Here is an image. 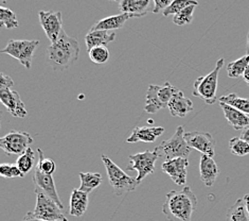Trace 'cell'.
I'll list each match as a JSON object with an SVG mask.
<instances>
[{
	"mask_svg": "<svg viewBox=\"0 0 249 221\" xmlns=\"http://www.w3.org/2000/svg\"><path fill=\"white\" fill-rule=\"evenodd\" d=\"M197 207V198L189 186L167 194L162 204V213L169 221H192Z\"/></svg>",
	"mask_w": 249,
	"mask_h": 221,
	"instance_id": "obj_1",
	"label": "cell"
},
{
	"mask_svg": "<svg viewBox=\"0 0 249 221\" xmlns=\"http://www.w3.org/2000/svg\"><path fill=\"white\" fill-rule=\"evenodd\" d=\"M80 46L78 40L71 38L63 29L60 38L47 49V58L53 70L63 71L78 61Z\"/></svg>",
	"mask_w": 249,
	"mask_h": 221,
	"instance_id": "obj_2",
	"label": "cell"
},
{
	"mask_svg": "<svg viewBox=\"0 0 249 221\" xmlns=\"http://www.w3.org/2000/svg\"><path fill=\"white\" fill-rule=\"evenodd\" d=\"M101 159H102L106 172H107L110 186L114 189V194L116 196H123L127 193L134 192L138 187L140 183L137 181V178L127 176V173L124 172V170H122L106 155H102Z\"/></svg>",
	"mask_w": 249,
	"mask_h": 221,
	"instance_id": "obj_3",
	"label": "cell"
},
{
	"mask_svg": "<svg viewBox=\"0 0 249 221\" xmlns=\"http://www.w3.org/2000/svg\"><path fill=\"white\" fill-rule=\"evenodd\" d=\"M225 59L221 58L216 62L214 69L206 76H201L194 81L193 96L197 97L207 104H214L216 101V92L218 83V74L224 66Z\"/></svg>",
	"mask_w": 249,
	"mask_h": 221,
	"instance_id": "obj_4",
	"label": "cell"
},
{
	"mask_svg": "<svg viewBox=\"0 0 249 221\" xmlns=\"http://www.w3.org/2000/svg\"><path fill=\"white\" fill-rule=\"evenodd\" d=\"M185 130L182 125L177 127L175 133L171 139L162 141L155 150L160 158H164L167 161L173 159H188L192 149L187 144L185 139Z\"/></svg>",
	"mask_w": 249,
	"mask_h": 221,
	"instance_id": "obj_5",
	"label": "cell"
},
{
	"mask_svg": "<svg viewBox=\"0 0 249 221\" xmlns=\"http://www.w3.org/2000/svg\"><path fill=\"white\" fill-rule=\"evenodd\" d=\"M178 92L179 89L172 85L170 82H165L163 86L151 84L146 93L144 111L150 114H154L159 110L168 107L171 99Z\"/></svg>",
	"mask_w": 249,
	"mask_h": 221,
	"instance_id": "obj_6",
	"label": "cell"
},
{
	"mask_svg": "<svg viewBox=\"0 0 249 221\" xmlns=\"http://www.w3.org/2000/svg\"><path fill=\"white\" fill-rule=\"evenodd\" d=\"M39 45L38 40H11L1 53L16 59L22 66L31 68L35 50Z\"/></svg>",
	"mask_w": 249,
	"mask_h": 221,
	"instance_id": "obj_7",
	"label": "cell"
},
{
	"mask_svg": "<svg viewBox=\"0 0 249 221\" xmlns=\"http://www.w3.org/2000/svg\"><path fill=\"white\" fill-rule=\"evenodd\" d=\"M34 193L36 195V206H35V210L31 212L33 217L45 221H68L54 201H52L49 197L36 188Z\"/></svg>",
	"mask_w": 249,
	"mask_h": 221,
	"instance_id": "obj_8",
	"label": "cell"
},
{
	"mask_svg": "<svg viewBox=\"0 0 249 221\" xmlns=\"http://www.w3.org/2000/svg\"><path fill=\"white\" fill-rule=\"evenodd\" d=\"M159 158L160 157L156 150H146L144 152L132 154L128 157L130 162L127 169L137 171L138 176L136 178H137V181L141 183L143 179L155 171V164Z\"/></svg>",
	"mask_w": 249,
	"mask_h": 221,
	"instance_id": "obj_9",
	"label": "cell"
},
{
	"mask_svg": "<svg viewBox=\"0 0 249 221\" xmlns=\"http://www.w3.org/2000/svg\"><path fill=\"white\" fill-rule=\"evenodd\" d=\"M34 141L28 132L11 131L0 140V148L7 155H20L25 153Z\"/></svg>",
	"mask_w": 249,
	"mask_h": 221,
	"instance_id": "obj_10",
	"label": "cell"
},
{
	"mask_svg": "<svg viewBox=\"0 0 249 221\" xmlns=\"http://www.w3.org/2000/svg\"><path fill=\"white\" fill-rule=\"evenodd\" d=\"M185 139L188 146L191 149L199 151L201 154L213 158L215 155V140L208 132H193L186 133Z\"/></svg>",
	"mask_w": 249,
	"mask_h": 221,
	"instance_id": "obj_11",
	"label": "cell"
},
{
	"mask_svg": "<svg viewBox=\"0 0 249 221\" xmlns=\"http://www.w3.org/2000/svg\"><path fill=\"white\" fill-rule=\"evenodd\" d=\"M40 26L45 31L47 38L49 39L51 44H54L58 40L62 32L63 20L61 12L51 11H39L38 13Z\"/></svg>",
	"mask_w": 249,
	"mask_h": 221,
	"instance_id": "obj_12",
	"label": "cell"
},
{
	"mask_svg": "<svg viewBox=\"0 0 249 221\" xmlns=\"http://www.w3.org/2000/svg\"><path fill=\"white\" fill-rule=\"evenodd\" d=\"M33 183L35 184V186H36L35 188L38 189L39 192H41L43 194H45L47 197H49L52 201H54L56 203L61 210H63L64 208L63 202L61 201L60 197L57 195L55 183H54V180H53L52 176L43 173L37 168V167H35L34 175H33Z\"/></svg>",
	"mask_w": 249,
	"mask_h": 221,
	"instance_id": "obj_13",
	"label": "cell"
},
{
	"mask_svg": "<svg viewBox=\"0 0 249 221\" xmlns=\"http://www.w3.org/2000/svg\"><path fill=\"white\" fill-rule=\"evenodd\" d=\"M188 166V159L179 158L165 161L162 164L161 169L164 173H167L175 184L179 185V186H183L187 181Z\"/></svg>",
	"mask_w": 249,
	"mask_h": 221,
	"instance_id": "obj_14",
	"label": "cell"
},
{
	"mask_svg": "<svg viewBox=\"0 0 249 221\" xmlns=\"http://www.w3.org/2000/svg\"><path fill=\"white\" fill-rule=\"evenodd\" d=\"M0 100L14 117L25 118L28 115L26 106L23 104L19 94L13 89L0 91Z\"/></svg>",
	"mask_w": 249,
	"mask_h": 221,
	"instance_id": "obj_15",
	"label": "cell"
},
{
	"mask_svg": "<svg viewBox=\"0 0 249 221\" xmlns=\"http://www.w3.org/2000/svg\"><path fill=\"white\" fill-rule=\"evenodd\" d=\"M218 167L213 158L201 154L199 161V177L207 187H212L218 177Z\"/></svg>",
	"mask_w": 249,
	"mask_h": 221,
	"instance_id": "obj_16",
	"label": "cell"
},
{
	"mask_svg": "<svg viewBox=\"0 0 249 221\" xmlns=\"http://www.w3.org/2000/svg\"><path fill=\"white\" fill-rule=\"evenodd\" d=\"M164 133V128L162 127H136L132 134H130L126 142L135 144V142H154L159 136Z\"/></svg>",
	"mask_w": 249,
	"mask_h": 221,
	"instance_id": "obj_17",
	"label": "cell"
},
{
	"mask_svg": "<svg viewBox=\"0 0 249 221\" xmlns=\"http://www.w3.org/2000/svg\"><path fill=\"white\" fill-rule=\"evenodd\" d=\"M222 110L224 112L225 118L227 119L229 124L234 130H244L249 128V116L244 113L236 110L235 107L228 105L224 102H219Z\"/></svg>",
	"mask_w": 249,
	"mask_h": 221,
	"instance_id": "obj_18",
	"label": "cell"
},
{
	"mask_svg": "<svg viewBox=\"0 0 249 221\" xmlns=\"http://www.w3.org/2000/svg\"><path fill=\"white\" fill-rule=\"evenodd\" d=\"M168 107L171 115L174 117H186L189 113H192L194 111V105L192 101L185 97V95H183L181 91L174 95V97L171 99Z\"/></svg>",
	"mask_w": 249,
	"mask_h": 221,
	"instance_id": "obj_19",
	"label": "cell"
},
{
	"mask_svg": "<svg viewBox=\"0 0 249 221\" xmlns=\"http://www.w3.org/2000/svg\"><path fill=\"white\" fill-rule=\"evenodd\" d=\"M116 40L115 31H102V30H90L85 35V43L87 51L100 46H107Z\"/></svg>",
	"mask_w": 249,
	"mask_h": 221,
	"instance_id": "obj_20",
	"label": "cell"
},
{
	"mask_svg": "<svg viewBox=\"0 0 249 221\" xmlns=\"http://www.w3.org/2000/svg\"><path fill=\"white\" fill-rule=\"evenodd\" d=\"M150 0H121L119 10L121 13H127L134 17H143L150 11Z\"/></svg>",
	"mask_w": 249,
	"mask_h": 221,
	"instance_id": "obj_21",
	"label": "cell"
},
{
	"mask_svg": "<svg viewBox=\"0 0 249 221\" xmlns=\"http://www.w3.org/2000/svg\"><path fill=\"white\" fill-rule=\"evenodd\" d=\"M133 15L127 13H121L114 16H108L98 20L92 26L91 30H102V31H115V30L123 28L124 23L129 19H133Z\"/></svg>",
	"mask_w": 249,
	"mask_h": 221,
	"instance_id": "obj_22",
	"label": "cell"
},
{
	"mask_svg": "<svg viewBox=\"0 0 249 221\" xmlns=\"http://www.w3.org/2000/svg\"><path fill=\"white\" fill-rule=\"evenodd\" d=\"M88 195L82 192L79 188H74L70 196V207L69 214L71 216L81 217L85 214L88 207Z\"/></svg>",
	"mask_w": 249,
	"mask_h": 221,
	"instance_id": "obj_23",
	"label": "cell"
},
{
	"mask_svg": "<svg viewBox=\"0 0 249 221\" xmlns=\"http://www.w3.org/2000/svg\"><path fill=\"white\" fill-rule=\"evenodd\" d=\"M81 185L79 189L89 194L102 184V176L99 172H80Z\"/></svg>",
	"mask_w": 249,
	"mask_h": 221,
	"instance_id": "obj_24",
	"label": "cell"
},
{
	"mask_svg": "<svg viewBox=\"0 0 249 221\" xmlns=\"http://www.w3.org/2000/svg\"><path fill=\"white\" fill-rule=\"evenodd\" d=\"M226 221H249L244 199L236 200L226 214Z\"/></svg>",
	"mask_w": 249,
	"mask_h": 221,
	"instance_id": "obj_25",
	"label": "cell"
},
{
	"mask_svg": "<svg viewBox=\"0 0 249 221\" xmlns=\"http://www.w3.org/2000/svg\"><path fill=\"white\" fill-rule=\"evenodd\" d=\"M249 66V56L246 55L227 65V74L231 79H238L244 76L247 67Z\"/></svg>",
	"mask_w": 249,
	"mask_h": 221,
	"instance_id": "obj_26",
	"label": "cell"
},
{
	"mask_svg": "<svg viewBox=\"0 0 249 221\" xmlns=\"http://www.w3.org/2000/svg\"><path fill=\"white\" fill-rule=\"evenodd\" d=\"M219 102H224L228 105L235 107L236 110L249 115V99L241 98L236 96L235 94H229L227 96H223L219 98Z\"/></svg>",
	"mask_w": 249,
	"mask_h": 221,
	"instance_id": "obj_27",
	"label": "cell"
},
{
	"mask_svg": "<svg viewBox=\"0 0 249 221\" xmlns=\"http://www.w3.org/2000/svg\"><path fill=\"white\" fill-rule=\"evenodd\" d=\"M34 163H35V152L31 148H28L25 151V153H22L16 161L17 167H18L19 170L25 176L32 170V168L34 167Z\"/></svg>",
	"mask_w": 249,
	"mask_h": 221,
	"instance_id": "obj_28",
	"label": "cell"
},
{
	"mask_svg": "<svg viewBox=\"0 0 249 221\" xmlns=\"http://www.w3.org/2000/svg\"><path fill=\"white\" fill-rule=\"evenodd\" d=\"M0 25L7 29L18 27V20L13 11L8 8L0 7Z\"/></svg>",
	"mask_w": 249,
	"mask_h": 221,
	"instance_id": "obj_29",
	"label": "cell"
},
{
	"mask_svg": "<svg viewBox=\"0 0 249 221\" xmlns=\"http://www.w3.org/2000/svg\"><path fill=\"white\" fill-rule=\"evenodd\" d=\"M37 153H38V162L36 164L37 168L43 173H46V175L53 176V173H54L56 170V165L54 163V161L48 158H45L44 152L41 151V149L39 148L37 149Z\"/></svg>",
	"mask_w": 249,
	"mask_h": 221,
	"instance_id": "obj_30",
	"label": "cell"
},
{
	"mask_svg": "<svg viewBox=\"0 0 249 221\" xmlns=\"http://www.w3.org/2000/svg\"><path fill=\"white\" fill-rule=\"evenodd\" d=\"M229 149L231 153L236 157H245L249 154V144L241 137H233L229 141Z\"/></svg>",
	"mask_w": 249,
	"mask_h": 221,
	"instance_id": "obj_31",
	"label": "cell"
},
{
	"mask_svg": "<svg viewBox=\"0 0 249 221\" xmlns=\"http://www.w3.org/2000/svg\"><path fill=\"white\" fill-rule=\"evenodd\" d=\"M88 56H89L91 62L96 64H105L108 62L109 60V50L106 46H100L92 48L90 51H88Z\"/></svg>",
	"mask_w": 249,
	"mask_h": 221,
	"instance_id": "obj_32",
	"label": "cell"
},
{
	"mask_svg": "<svg viewBox=\"0 0 249 221\" xmlns=\"http://www.w3.org/2000/svg\"><path fill=\"white\" fill-rule=\"evenodd\" d=\"M195 7L197 5H189L186 9H183L182 11H180L179 13H177L176 15H174L173 17V22L177 26H185V25H189L191 23L192 20H193V12L195 10Z\"/></svg>",
	"mask_w": 249,
	"mask_h": 221,
	"instance_id": "obj_33",
	"label": "cell"
},
{
	"mask_svg": "<svg viewBox=\"0 0 249 221\" xmlns=\"http://www.w3.org/2000/svg\"><path fill=\"white\" fill-rule=\"evenodd\" d=\"M198 5L197 1H194V0H188V1H181V0H175V1H172V3L169 5V7L165 9L162 14L163 16H169L171 14L176 15L177 13H179L180 11L183 9H186L189 5Z\"/></svg>",
	"mask_w": 249,
	"mask_h": 221,
	"instance_id": "obj_34",
	"label": "cell"
},
{
	"mask_svg": "<svg viewBox=\"0 0 249 221\" xmlns=\"http://www.w3.org/2000/svg\"><path fill=\"white\" fill-rule=\"evenodd\" d=\"M0 176L5 179L22 178L25 175L19 170L17 165L13 164H1L0 165Z\"/></svg>",
	"mask_w": 249,
	"mask_h": 221,
	"instance_id": "obj_35",
	"label": "cell"
},
{
	"mask_svg": "<svg viewBox=\"0 0 249 221\" xmlns=\"http://www.w3.org/2000/svg\"><path fill=\"white\" fill-rule=\"evenodd\" d=\"M171 3V0H154V4L155 5H154V9L152 10V12L154 14L159 13L160 11L163 12Z\"/></svg>",
	"mask_w": 249,
	"mask_h": 221,
	"instance_id": "obj_36",
	"label": "cell"
},
{
	"mask_svg": "<svg viewBox=\"0 0 249 221\" xmlns=\"http://www.w3.org/2000/svg\"><path fill=\"white\" fill-rule=\"evenodd\" d=\"M13 85L14 82L11 79V77L1 73V75H0V91H2V89H12Z\"/></svg>",
	"mask_w": 249,
	"mask_h": 221,
	"instance_id": "obj_37",
	"label": "cell"
},
{
	"mask_svg": "<svg viewBox=\"0 0 249 221\" xmlns=\"http://www.w3.org/2000/svg\"><path fill=\"white\" fill-rule=\"evenodd\" d=\"M240 137L243 141H245L246 142H248V144H249V128L242 130V133H241Z\"/></svg>",
	"mask_w": 249,
	"mask_h": 221,
	"instance_id": "obj_38",
	"label": "cell"
},
{
	"mask_svg": "<svg viewBox=\"0 0 249 221\" xmlns=\"http://www.w3.org/2000/svg\"><path fill=\"white\" fill-rule=\"evenodd\" d=\"M22 221H45V220H40V219H37V218L33 217V216H32V214H31V212H29V213H27V214H26V216L23 217Z\"/></svg>",
	"mask_w": 249,
	"mask_h": 221,
	"instance_id": "obj_39",
	"label": "cell"
},
{
	"mask_svg": "<svg viewBox=\"0 0 249 221\" xmlns=\"http://www.w3.org/2000/svg\"><path fill=\"white\" fill-rule=\"evenodd\" d=\"M243 79L246 82V84L249 86V66L247 67L246 71L244 73V76H243Z\"/></svg>",
	"mask_w": 249,
	"mask_h": 221,
	"instance_id": "obj_40",
	"label": "cell"
},
{
	"mask_svg": "<svg viewBox=\"0 0 249 221\" xmlns=\"http://www.w3.org/2000/svg\"><path fill=\"white\" fill-rule=\"evenodd\" d=\"M244 202H245V205H246V210H247V213H248V216H249V194L245 195L244 196Z\"/></svg>",
	"mask_w": 249,
	"mask_h": 221,
	"instance_id": "obj_41",
	"label": "cell"
},
{
	"mask_svg": "<svg viewBox=\"0 0 249 221\" xmlns=\"http://www.w3.org/2000/svg\"><path fill=\"white\" fill-rule=\"evenodd\" d=\"M246 51H247L246 55H248V56H249V32H248V37H247V46H246Z\"/></svg>",
	"mask_w": 249,
	"mask_h": 221,
	"instance_id": "obj_42",
	"label": "cell"
}]
</instances>
